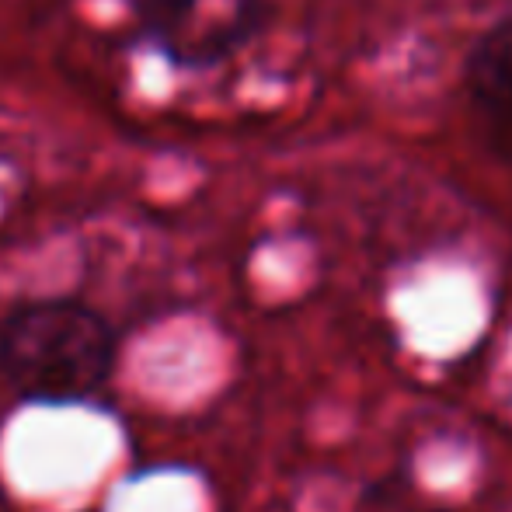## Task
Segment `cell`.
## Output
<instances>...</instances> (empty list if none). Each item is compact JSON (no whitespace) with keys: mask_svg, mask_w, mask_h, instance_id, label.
I'll return each mask as SVG.
<instances>
[{"mask_svg":"<svg viewBox=\"0 0 512 512\" xmlns=\"http://www.w3.org/2000/svg\"><path fill=\"white\" fill-rule=\"evenodd\" d=\"M115 356V328L84 300H25L0 321V377L32 405L88 401L108 384Z\"/></svg>","mask_w":512,"mask_h":512,"instance_id":"1","label":"cell"},{"mask_svg":"<svg viewBox=\"0 0 512 512\" xmlns=\"http://www.w3.org/2000/svg\"><path fill=\"white\" fill-rule=\"evenodd\" d=\"M126 7L140 46L185 77L227 67L269 18V0H126Z\"/></svg>","mask_w":512,"mask_h":512,"instance_id":"2","label":"cell"},{"mask_svg":"<svg viewBox=\"0 0 512 512\" xmlns=\"http://www.w3.org/2000/svg\"><path fill=\"white\" fill-rule=\"evenodd\" d=\"M464 91L481 126L512 150V14L478 35L464 60Z\"/></svg>","mask_w":512,"mask_h":512,"instance_id":"3","label":"cell"},{"mask_svg":"<svg viewBox=\"0 0 512 512\" xmlns=\"http://www.w3.org/2000/svg\"><path fill=\"white\" fill-rule=\"evenodd\" d=\"M422 512H453V509H422Z\"/></svg>","mask_w":512,"mask_h":512,"instance_id":"4","label":"cell"}]
</instances>
